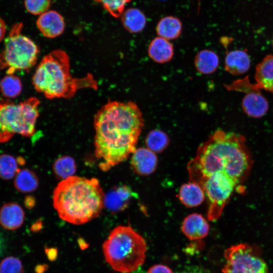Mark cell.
<instances>
[{"mask_svg":"<svg viewBox=\"0 0 273 273\" xmlns=\"http://www.w3.org/2000/svg\"><path fill=\"white\" fill-rule=\"evenodd\" d=\"M256 85L273 94V55L266 56L256 67Z\"/></svg>","mask_w":273,"mask_h":273,"instance_id":"obj_15","label":"cell"},{"mask_svg":"<svg viewBox=\"0 0 273 273\" xmlns=\"http://www.w3.org/2000/svg\"><path fill=\"white\" fill-rule=\"evenodd\" d=\"M23 266L17 257L8 256L0 262V273H23Z\"/></svg>","mask_w":273,"mask_h":273,"instance_id":"obj_29","label":"cell"},{"mask_svg":"<svg viewBox=\"0 0 273 273\" xmlns=\"http://www.w3.org/2000/svg\"><path fill=\"white\" fill-rule=\"evenodd\" d=\"M46 269L47 265H39L35 267V271L36 273H43L46 270Z\"/></svg>","mask_w":273,"mask_h":273,"instance_id":"obj_36","label":"cell"},{"mask_svg":"<svg viewBox=\"0 0 273 273\" xmlns=\"http://www.w3.org/2000/svg\"><path fill=\"white\" fill-rule=\"evenodd\" d=\"M156 32L159 37L167 40L177 38L181 34L182 24L177 18L169 16L162 18L156 26Z\"/></svg>","mask_w":273,"mask_h":273,"instance_id":"obj_20","label":"cell"},{"mask_svg":"<svg viewBox=\"0 0 273 273\" xmlns=\"http://www.w3.org/2000/svg\"><path fill=\"white\" fill-rule=\"evenodd\" d=\"M181 273H209L206 269L198 266L188 267Z\"/></svg>","mask_w":273,"mask_h":273,"instance_id":"obj_32","label":"cell"},{"mask_svg":"<svg viewBox=\"0 0 273 273\" xmlns=\"http://www.w3.org/2000/svg\"><path fill=\"white\" fill-rule=\"evenodd\" d=\"M51 3V0H24L26 10L29 13L35 15H40L47 12Z\"/></svg>","mask_w":273,"mask_h":273,"instance_id":"obj_30","label":"cell"},{"mask_svg":"<svg viewBox=\"0 0 273 273\" xmlns=\"http://www.w3.org/2000/svg\"><path fill=\"white\" fill-rule=\"evenodd\" d=\"M45 252L48 258L51 261L55 260L57 257L58 250L54 248H47L45 249Z\"/></svg>","mask_w":273,"mask_h":273,"instance_id":"obj_33","label":"cell"},{"mask_svg":"<svg viewBox=\"0 0 273 273\" xmlns=\"http://www.w3.org/2000/svg\"><path fill=\"white\" fill-rule=\"evenodd\" d=\"M22 89L20 79L13 74L5 76L0 81V90L5 97L16 98L20 94Z\"/></svg>","mask_w":273,"mask_h":273,"instance_id":"obj_24","label":"cell"},{"mask_svg":"<svg viewBox=\"0 0 273 273\" xmlns=\"http://www.w3.org/2000/svg\"><path fill=\"white\" fill-rule=\"evenodd\" d=\"M24 218L23 209L16 203H6L0 209V224L5 229H18L23 223Z\"/></svg>","mask_w":273,"mask_h":273,"instance_id":"obj_14","label":"cell"},{"mask_svg":"<svg viewBox=\"0 0 273 273\" xmlns=\"http://www.w3.org/2000/svg\"><path fill=\"white\" fill-rule=\"evenodd\" d=\"M6 31V25L4 21L0 17V42L4 38Z\"/></svg>","mask_w":273,"mask_h":273,"instance_id":"obj_34","label":"cell"},{"mask_svg":"<svg viewBox=\"0 0 273 273\" xmlns=\"http://www.w3.org/2000/svg\"><path fill=\"white\" fill-rule=\"evenodd\" d=\"M144 125L142 113L132 101L108 102L98 111L94 144L102 170H109L133 153Z\"/></svg>","mask_w":273,"mask_h":273,"instance_id":"obj_1","label":"cell"},{"mask_svg":"<svg viewBox=\"0 0 273 273\" xmlns=\"http://www.w3.org/2000/svg\"><path fill=\"white\" fill-rule=\"evenodd\" d=\"M251 165L244 137L218 129L199 146L187 169L191 181L194 183L211 173L221 172L240 184Z\"/></svg>","mask_w":273,"mask_h":273,"instance_id":"obj_2","label":"cell"},{"mask_svg":"<svg viewBox=\"0 0 273 273\" xmlns=\"http://www.w3.org/2000/svg\"><path fill=\"white\" fill-rule=\"evenodd\" d=\"M36 25L41 34L47 38H55L63 33L65 24L63 17L55 11H48L39 16Z\"/></svg>","mask_w":273,"mask_h":273,"instance_id":"obj_11","label":"cell"},{"mask_svg":"<svg viewBox=\"0 0 273 273\" xmlns=\"http://www.w3.org/2000/svg\"><path fill=\"white\" fill-rule=\"evenodd\" d=\"M105 194L95 178L71 176L55 188L53 205L63 220L79 225L98 217L104 205Z\"/></svg>","mask_w":273,"mask_h":273,"instance_id":"obj_3","label":"cell"},{"mask_svg":"<svg viewBox=\"0 0 273 273\" xmlns=\"http://www.w3.org/2000/svg\"><path fill=\"white\" fill-rule=\"evenodd\" d=\"M238 88L246 93L242 102L244 112L249 116L259 118L265 114L268 109V103L260 93L256 84H251L247 79L237 83Z\"/></svg>","mask_w":273,"mask_h":273,"instance_id":"obj_10","label":"cell"},{"mask_svg":"<svg viewBox=\"0 0 273 273\" xmlns=\"http://www.w3.org/2000/svg\"><path fill=\"white\" fill-rule=\"evenodd\" d=\"M131 197V192L127 187H118L105 196L104 205L111 211H121L127 206Z\"/></svg>","mask_w":273,"mask_h":273,"instance_id":"obj_19","label":"cell"},{"mask_svg":"<svg viewBox=\"0 0 273 273\" xmlns=\"http://www.w3.org/2000/svg\"><path fill=\"white\" fill-rule=\"evenodd\" d=\"M169 140L163 131L155 129L147 134L145 143L147 148L155 153L163 151L168 146Z\"/></svg>","mask_w":273,"mask_h":273,"instance_id":"obj_25","label":"cell"},{"mask_svg":"<svg viewBox=\"0 0 273 273\" xmlns=\"http://www.w3.org/2000/svg\"><path fill=\"white\" fill-rule=\"evenodd\" d=\"M147 273H173L168 266L163 264H156L149 268Z\"/></svg>","mask_w":273,"mask_h":273,"instance_id":"obj_31","label":"cell"},{"mask_svg":"<svg viewBox=\"0 0 273 273\" xmlns=\"http://www.w3.org/2000/svg\"><path fill=\"white\" fill-rule=\"evenodd\" d=\"M24 204L26 207L31 208L34 204L33 198L30 197H26Z\"/></svg>","mask_w":273,"mask_h":273,"instance_id":"obj_35","label":"cell"},{"mask_svg":"<svg viewBox=\"0 0 273 273\" xmlns=\"http://www.w3.org/2000/svg\"><path fill=\"white\" fill-rule=\"evenodd\" d=\"M205 194L201 187L191 181L182 185L179 190L178 198L187 207L200 205L204 200Z\"/></svg>","mask_w":273,"mask_h":273,"instance_id":"obj_18","label":"cell"},{"mask_svg":"<svg viewBox=\"0 0 273 273\" xmlns=\"http://www.w3.org/2000/svg\"><path fill=\"white\" fill-rule=\"evenodd\" d=\"M70 59L63 50H57L45 56L37 66L32 82L35 90L48 99H70L84 88L97 89V81L88 74L73 77L70 70Z\"/></svg>","mask_w":273,"mask_h":273,"instance_id":"obj_4","label":"cell"},{"mask_svg":"<svg viewBox=\"0 0 273 273\" xmlns=\"http://www.w3.org/2000/svg\"><path fill=\"white\" fill-rule=\"evenodd\" d=\"M53 169L55 175L63 180L73 176L76 171V166L72 157L64 156L60 157L55 162Z\"/></svg>","mask_w":273,"mask_h":273,"instance_id":"obj_26","label":"cell"},{"mask_svg":"<svg viewBox=\"0 0 273 273\" xmlns=\"http://www.w3.org/2000/svg\"><path fill=\"white\" fill-rule=\"evenodd\" d=\"M195 66L198 71L203 74H210L218 68L219 58L213 51L204 50L200 51L194 60Z\"/></svg>","mask_w":273,"mask_h":273,"instance_id":"obj_22","label":"cell"},{"mask_svg":"<svg viewBox=\"0 0 273 273\" xmlns=\"http://www.w3.org/2000/svg\"><path fill=\"white\" fill-rule=\"evenodd\" d=\"M0 67H1V60H0Z\"/></svg>","mask_w":273,"mask_h":273,"instance_id":"obj_37","label":"cell"},{"mask_svg":"<svg viewBox=\"0 0 273 273\" xmlns=\"http://www.w3.org/2000/svg\"><path fill=\"white\" fill-rule=\"evenodd\" d=\"M250 59L243 50H234L226 56L224 61L225 70L230 74L238 75L246 73L250 67Z\"/></svg>","mask_w":273,"mask_h":273,"instance_id":"obj_16","label":"cell"},{"mask_svg":"<svg viewBox=\"0 0 273 273\" xmlns=\"http://www.w3.org/2000/svg\"><path fill=\"white\" fill-rule=\"evenodd\" d=\"M23 25L15 24L5 40V49L0 54L1 69L7 68L11 75L20 70H29L36 63L39 49L29 37L21 34Z\"/></svg>","mask_w":273,"mask_h":273,"instance_id":"obj_7","label":"cell"},{"mask_svg":"<svg viewBox=\"0 0 273 273\" xmlns=\"http://www.w3.org/2000/svg\"><path fill=\"white\" fill-rule=\"evenodd\" d=\"M196 183L204 191L208 200L207 218L216 220L239 183L228 175L215 172L205 176Z\"/></svg>","mask_w":273,"mask_h":273,"instance_id":"obj_8","label":"cell"},{"mask_svg":"<svg viewBox=\"0 0 273 273\" xmlns=\"http://www.w3.org/2000/svg\"><path fill=\"white\" fill-rule=\"evenodd\" d=\"M103 251L106 261L113 270L129 273L144 263L147 244L132 228L119 225L110 232L103 244Z\"/></svg>","mask_w":273,"mask_h":273,"instance_id":"obj_5","label":"cell"},{"mask_svg":"<svg viewBox=\"0 0 273 273\" xmlns=\"http://www.w3.org/2000/svg\"><path fill=\"white\" fill-rule=\"evenodd\" d=\"M39 105L35 97L18 104L9 100L0 101V143L8 142L15 133L32 135L39 116Z\"/></svg>","mask_w":273,"mask_h":273,"instance_id":"obj_6","label":"cell"},{"mask_svg":"<svg viewBox=\"0 0 273 273\" xmlns=\"http://www.w3.org/2000/svg\"><path fill=\"white\" fill-rule=\"evenodd\" d=\"M131 165L138 174L148 175L156 169L157 157L154 152L146 148H139L132 154Z\"/></svg>","mask_w":273,"mask_h":273,"instance_id":"obj_12","label":"cell"},{"mask_svg":"<svg viewBox=\"0 0 273 273\" xmlns=\"http://www.w3.org/2000/svg\"><path fill=\"white\" fill-rule=\"evenodd\" d=\"M148 53L150 58L155 62L164 63L170 61L174 54L173 44L168 40L157 37L150 42Z\"/></svg>","mask_w":273,"mask_h":273,"instance_id":"obj_17","label":"cell"},{"mask_svg":"<svg viewBox=\"0 0 273 273\" xmlns=\"http://www.w3.org/2000/svg\"><path fill=\"white\" fill-rule=\"evenodd\" d=\"M121 22L124 28L131 33L142 31L145 27L146 18L144 13L136 8H129L123 12Z\"/></svg>","mask_w":273,"mask_h":273,"instance_id":"obj_21","label":"cell"},{"mask_svg":"<svg viewBox=\"0 0 273 273\" xmlns=\"http://www.w3.org/2000/svg\"><path fill=\"white\" fill-rule=\"evenodd\" d=\"M223 273H268L264 260L248 244L232 246L224 252Z\"/></svg>","mask_w":273,"mask_h":273,"instance_id":"obj_9","label":"cell"},{"mask_svg":"<svg viewBox=\"0 0 273 273\" xmlns=\"http://www.w3.org/2000/svg\"><path fill=\"white\" fill-rule=\"evenodd\" d=\"M181 230L189 240H197L208 235L209 225L201 214L194 213L189 215L184 219Z\"/></svg>","mask_w":273,"mask_h":273,"instance_id":"obj_13","label":"cell"},{"mask_svg":"<svg viewBox=\"0 0 273 273\" xmlns=\"http://www.w3.org/2000/svg\"><path fill=\"white\" fill-rule=\"evenodd\" d=\"M17 158L9 154L0 155V178L9 180L16 175L19 170Z\"/></svg>","mask_w":273,"mask_h":273,"instance_id":"obj_27","label":"cell"},{"mask_svg":"<svg viewBox=\"0 0 273 273\" xmlns=\"http://www.w3.org/2000/svg\"><path fill=\"white\" fill-rule=\"evenodd\" d=\"M101 4L103 7L113 17L118 18L124 12L125 5L130 0H95Z\"/></svg>","mask_w":273,"mask_h":273,"instance_id":"obj_28","label":"cell"},{"mask_svg":"<svg viewBox=\"0 0 273 273\" xmlns=\"http://www.w3.org/2000/svg\"><path fill=\"white\" fill-rule=\"evenodd\" d=\"M14 184L15 188L22 193H30L35 191L38 186L36 174L28 169H19L15 176Z\"/></svg>","mask_w":273,"mask_h":273,"instance_id":"obj_23","label":"cell"}]
</instances>
